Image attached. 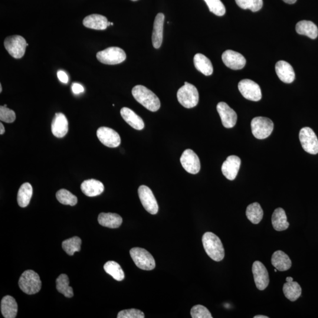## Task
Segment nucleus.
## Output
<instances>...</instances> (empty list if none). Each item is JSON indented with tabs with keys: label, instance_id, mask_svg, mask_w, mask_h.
Listing matches in <instances>:
<instances>
[{
	"label": "nucleus",
	"instance_id": "5",
	"mask_svg": "<svg viewBox=\"0 0 318 318\" xmlns=\"http://www.w3.org/2000/svg\"><path fill=\"white\" fill-rule=\"evenodd\" d=\"M130 254L134 264L141 270L151 271L155 268V261L153 256L146 249L134 248L130 251Z\"/></svg>",
	"mask_w": 318,
	"mask_h": 318
},
{
	"label": "nucleus",
	"instance_id": "46",
	"mask_svg": "<svg viewBox=\"0 0 318 318\" xmlns=\"http://www.w3.org/2000/svg\"><path fill=\"white\" fill-rule=\"evenodd\" d=\"M286 281L288 282V283H290V282H293V278L292 277H287L286 279Z\"/></svg>",
	"mask_w": 318,
	"mask_h": 318
},
{
	"label": "nucleus",
	"instance_id": "9",
	"mask_svg": "<svg viewBox=\"0 0 318 318\" xmlns=\"http://www.w3.org/2000/svg\"><path fill=\"white\" fill-rule=\"evenodd\" d=\"M302 147L306 152L311 155L318 153V139L313 130L310 127L303 128L300 132Z\"/></svg>",
	"mask_w": 318,
	"mask_h": 318
},
{
	"label": "nucleus",
	"instance_id": "43",
	"mask_svg": "<svg viewBox=\"0 0 318 318\" xmlns=\"http://www.w3.org/2000/svg\"><path fill=\"white\" fill-rule=\"evenodd\" d=\"M57 77L58 80H60L61 83L66 84L68 81V77L66 73L64 71L62 70H59L57 72Z\"/></svg>",
	"mask_w": 318,
	"mask_h": 318
},
{
	"label": "nucleus",
	"instance_id": "21",
	"mask_svg": "<svg viewBox=\"0 0 318 318\" xmlns=\"http://www.w3.org/2000/svg\"><path fill=\"white\" fill-rule=\"evenodd\" d=\"M82 192L88 197H95L100 195L104 190L102 183L96 179L85 180L81 185Z\"/></svg>",
	"mask_w": 318,
	"mask_h": 318
},
{
	"label": "nucleus",
	"instance_id": "33",
	"mask_svg": "<svg viewBox=\"0 0 318 318\" xmlns=\"http://www.w3.org/2000/svg\"><path fill=\"white\" fill-rule=\"evenodd\" d=\"M55 283H56V288L59 293L64 295L66 298H71L74 296L73 288L69 286V279L67 275H60L57 278Z\"/></svg>",
	"mask_w": 318,
	"mask_h": 318
},
{
	"label": "nucleus",
	"instance_id": "18",
	"mask_svg": "<svg viewBox=\"0 0 318 318\" xmlns=\"http://www.w3.org/2000/svg\"><path fill=\"white\" fill-rule=\"evenodd\" d=\"M68 131V122L67 117L61 113H55L51 123V132L58 138L66 135Z\"/></svg>",
	"mask_w": 318,
	"mask_h": 318
},
{
	"label": "nucleus",
	"instance_id": "13",
	"mask_svg": "<svg viewBox=\"0 0 318 318\" xmlns=\"http://www.w3.org/2000/svg\"><path fill=\"white\" fill-rule=\"evenodd\" d=\"M183 168L186 172L195 175L201 169V162L198 155L191 149H186L180 157Z\"/></svg>",
	"mask_w": 318,
	"mask_h": 318
},
{
	"label": "nucleus",
	"instance_id": "27",
	"mask_svg": "<svg viewBox=\"0 0 318 318\" xmlns=\"http://www.w3.org/2000/svg\"><path fill=\"white\" fill-rule=\"evenodd\" d=\"M272 224L275 230L283 231L289 228L290 224L287 220L286 213L283 208L275 210L272 216Z\"/></svg>",
	"mask_w": 318,
	"mask_h": 318
},
{
	"label": "nucleus",
	"instance_id": "51",
	"mask_svg": "<svg viewBox=\"0 0 318 318\" xmlns=\"http://www.w3.org/2000/svg\"><path fill=\"white\" fill-rule=\"evenodd\" d=\"M132 1H137V0H132Z\"/></svg>",
	"mask_w": 318,
	"mask_h": 318
},
{
	"label": "nucleus",
	"instance_id": "19",
	"mask_svg": "<svg viewBox=\"0 0 318 318\" xmlns=\"http://www.w3.org/2000/svg\"><path fill=\"white\" fill-rule=\"evenodd\" d=\"M275 70L280 79L285 83H291L295 80V74L292 65L285 61H280L275 65Z\"/></svg>",
	"mask_w": 318,
	"mask_h": 318
},
{
	"label": "nucleus",
	"instance_id": "3",
	"mask_svg": "<svg viewBox=\"0 0 318 318\" xmlns=\"http://www.w3.org/2000/svg\"><path fill=\"white\" fill-rule=\"evenodd\" d=\"M19 287L26 294L34 295L41 290V281L35 272L27 270L21 275L18 281Z\"/></svg>",
	"mask_w": 318,
	"mask_h": 318
},
{
	"label": "nucleus",
	"instance_id": "16",
	"mask_svg": "<svg viewBox=\"0 0 318 318\" xmlns=\"http://www.w3.org/2000/svg\"><path fill=\"white\" fill-rule=\"evenodd\" d=\"M217 110L221 117L223 126L226 128H232L237 122V114L235 111L225 102L219 103Z\"/></svg>",
	"mask_w": 318,
	"mask_h": 318
},
{
	"label": "nucleus",
	"instance_id": "30",
	"mask_svg": "<svg viewBox=\"0 0 318 318\" xmlns=\"http://www.w3.org/2000/svg\"><path fill=\"white\" fill-rule=\"evenodd\" d=\"M32 195V188L29 183H24L19 189L17 194L18 204L21 208H25L29 205Z\"/></svg>",
	"mask_w": 318,
	"mask_h": 318
},
{
	"label": "nucleus",
	"instance_id": "15",
	"mask_svg": "<svg viewBox=\"0 0 318 318\" xmlns=\"http://www.w3.org/2000/svg\"><path fill=\"white\" fill-rule=\"evenodd\" d=\"M226 66L232 70L242 69L246 64V59L241 53L231 50L225 51L222 55Z\"/></svg>",
	"mask_w": 318,
	"mask_h": 318
},
{
	"label": "nucleus",
	"instance_id": "4",
	"mask_svg": "<svg viewBox=\"0 0 318 318\" xmlns=\"http://www.w3.org/2000/svg\"><path fill=\"white\" fill-rule=\"evenodd\" d=\"M177 97L180 104L187 109L195 107L199 102L198 89L188 82H185L184 86L179 88L177 93Z\"/></svg>",
	"mask_w": 318,
	"mask_h": 318
},
{
	"label": "nucleus",
	"instance_id": "24",
	"mask_svg": "<svg viewBox=\"0 0 318 318\" xmlns=\"http://www.w3.org/2000/svg\"><path fill=\"white\" fill-rule=\"evenodd\" d=\"M108 20L106 17L99 14H91L83 19L85 27L97 30H104L108 27Z\"/></svg>",
	"mask_w": 318,
	"mask_h": 318
},
{
	"label": "nucleus",
	"instance_id": "47",
	"mask_svg": "<svg viewBox=\"0 0 318 318\" xmlns=\"http://www.w3.org/2000/svg\"><path fill=\"white\" fill-rule=\"evenodd\" d=\"M255 318H269L268 317L264 316H257L254 317Z\"/></svg>",
	"mask_w": 318,
	"mask_h": 318
},
{
	"label": "nucleus",
	"instance_id": "12",
	"mask_svg": "<svg viewBox=\"0 0 318 318\" xmlns=\"http://www.w3.org/2000/svg\"><path fill=\"white\" fill-rule=\"evenodd\" d=\"M98 140L104 146L114 148L120 145L121 138L119 134L111 128L101 127L97 131Z\"/></svg>",
	"mask_w": 318,
	"mask_h": 318
},
{
	"label": "nucleus",
	"instance_id": "50",
	"mask_svg": "<svg viewBox=\"0 0 318 318\" xmlns=\"http://www.w3.org/2000/svg\"><path fill=\"white\" fill-rule=\"evenodd\" d=\"M275 272H277V269H275Z\"/></svg>",
	"mask_w": 318,
	"mask_h": 318
},
{
	"label": "nucleus",
	"instance_id": "7",
	"mask_svg": "<svg viewBox=\"0 0 318 318\" xmlns=\"http://www.w3.org/2000/svg\"><path fill=\"white\" fill-rule=\"evenodd\" d=\"M252 134L258 139H265L270 136L274 130V123L269 118L257 117L251 122Z\"/></svg>",
	"mask_w": 318,
	"mask_h": 318
},
{
	"label": "nucleus",
	"instance_id": "2",
	"mask_svg": "<svg viewBox=\"0 0 318 318\" xmlns=\"http://www.w3.org/2000/svg\"><path fill=\"white\" fill-rule=\"evenodd\" d=\"M202 243L206 254L212 260L216 262L224 260L225 249L218 236L212 232H206L202 237Z\"/></svg>",
	"mask_w": 318,
	"mask_h": 318
},
{
	"label": "nucleus",
	"instance_id": "10",
	"mask_svg": "<svg viewBox=\"0 0 318 318\" xmlns=\"http://www.w3.org/2000/svg\"><path fill=\"white\" fill-rule=\"evenodd\" d=\"M138 194L141 203L146 211L150 214L156 215L158 212L159 206L151 189L146 186H140Z\"/></svg>",
	"mask_w": 318,
	"mask_h": 318
},
{
	"label": "nucleus",
	"instance_id": "42",
	"mask_svg": "<svg viewBox=\"0 0 318 318\" xmlns=\"http://www.w3.org/2000/svg\"><path fill=\"white\" fill-rule=\"evenodd\" d=\"M72 91L75 94H80L84 92V87L79 83H74L72 84Z\"/></svg>",
	"mask_w": 318,
	"mask_h": 318
},
{
	"label": "nucleus",
	"instance_id": "6",
	"mask_svg": "<svg viewBox=\"0 0 318 318\" xmlns=\"http://www.w3.org/2000/svg\"><path fill=\"white\" fill-rule=\"evenodd\" d=\"M97 60L101 63L108 65H115L123 63L126 58V52L123 49L117 47H111L103 51L98 52Z\"/></svg>",
	"mask_w": 318,
	"mask_h": 318
},
{
	"label": "nucleus",
	"instance_id": "26",
	"mask_svg": "<svg viewBox=\"0 0 318 318\" xmlns=\"http://www.w3.org/2000/svg\"><path fill=\"white\" fill-rule=\"evenodd\" d=\"M99 224L104 227L115 229L120 227L122 224V217L112 213H101L98 217Z\"/></svg>",
	"mask_w": 318,
	"mask_h": 318
},
{
	"label": "nucleus",
	"instance_id": "37",
	"mask_svg": "<svg viewBox=\"0 0 318 318\" xmlns=\"http://www.w3.org/2000/svg\"><path fill=\"white\" fill-rule=\"evenodd\" d=\"M239 7L251 9L252 11L257 12L263 6V0H235Z\"/></svg>",
	"mask_w": 318,
	"mask_h": 318
},
{
	"label": "nucleus",
	"instance_id": "8",
	"mask_svg": "<svg viewBox=\"0 0 318 318\" xmlns=\"http://www.w3.org/2000/svg\"><path fill=\"white\" fill-rule=\"evenodd\" d=\"M4 44L6 50L12 57L16 59L21 58L24 56L26 47L27 46V42L24 38L18 35L6 37Z\"/></svg>",
	"mask_w": 318,
	"mask_h": 318
},
{
	"label": "nucleus",
	"instance_id": "48",
	"mask_svg": "<svg viewBox=\"0 0 318 318\" xmlns=\"http://www.w3.org/2000/svg\"><path fill=\"white\" fill-rule=\"evenodd\" d=\"M2 92V86L1 84H0V93Z\"/></svg>",
	"mask_w": 318,
	"mask_h": 318
},
{
	"label": "nucleus",
	"instance_id": "14",
	"mask_svg": "<svg viewBox=\"0 0 318 318\" xmlns=\"http://www.w3.org/2000/svg\"><path fill=\"white\" fill-rule=\"evenodd\" d=\"M252 272L256 286L259 290L264 291L270 284L267 269L260 261H255L252 265Z\"/></svg>",
	"mask_w": 318,
	"mask_h": 318
},
{
	"label": "nucleus",
	"instance_id": "23",
	"mask_svg": "<svg viewBox=\"0 0 318 318\" xmlns=\"http://www.w3.org/2000/svg\"><path fill=\"white\" fill-rule=\"evenodd\" d=\"M1 311L5 318H14L17 317L18 306L14 298L5 296L1 302Z\"/></svg>",
	"mask_w": 318,
	"mask_h": 318
},
{
	"label": "nucleus",
	"instance_id": "22",
	"mask_svg": "<svg viewBox=\"0 0 318 318\" xmlns=\"http://www.w3.org/2000/svg\"><path fill=\"white\" fill-rule=\"evenodd\" d=\"M120 114L125 122L134 129L141 130L145 127V123L142 118L129 108L123 107L120 110Z\"/></svg>",
	"mask_w": 318,
	"mask_h": 318
},
{
	"label": "nucleus",
	"instance_id": "20",
	"mask_svg": "<svg viewBox=\"0 0 318 318\" xmlns=\"http://www.w3.org/2000/svg\"><path fill=\"white\" fill-rule=\"evenodd\" d=\"M164 21L165 15L163 13H159L154 22L152 34L153 45L156 49L159 48L162 44Z\"/></svg>",
	"mask_w": 318,
	"mask_h": 318
},
{
	"label": "nucleus",
	"instance_id": "32",
	"mask_svg": "<svg viewBox=\"0 0 318 318\" xmlns=\"http://www.w3.org/2000/svg\"><path fill=\"white\" fill-rule=\"evenodd\" d=\"M246 215L252 224H260L264 216V211L260 204L257 202L249 205L246 211Z\"/></svg>",
	"mask_w": 318,
	"mask_h": 318
},
{
	"label": "nucleus",
	"instance_id": "31",
	"mask_svg": "<svg viewBox=\"0 0 318 318\" xmlns=\"http://www.w3.org/2000/svg\"><path fill=\"white\" fill-rule=\"evenodd\" d=\"M283 292L285 297L292 302L296 301L301 297L302 288L297 282H290L285 283L283 287Z\"/></svg>",
	"mask_w": 318,
	"mask_h": 318
},
{
	"label": "nucleus",
	"instance_id": "39",
	"mask_svg": "<svg viewBox=\"0 0 318 318\" xmlns=\"http://www.w3.org/2000/svg\"><path fill=\"white\" fill-rule=\"evenodd\" d=\"M193 318H212V314L205 307L198 305L192 308L191 311Z\"/></svg>",
	"mask_w": 318,
	"mask_h": 318
},
{
	"label": "nucleus",
	"instance_id": "45",
	"mask_svg": "<svg viewBox=\"0 0 318 318\" xmlns=\"http://www.w3.org/2000/svg\"><path fill=\"white\" fill-rule=\"evenodd\" d=\"M285 2L287 3V4H293L294 3L296 2L297 0H283Z\"/></svg>",
	"mask_w": 318,
	"mask_h": 318
},
{
	"label": "nucleus",
	"instance_id": "11",
	"mask_svg": "<svg viewBox=\"0 0 318 318\" xmlns=\"http://www.w3.org/2000/svg\"><path fill=\"white\" fill-rule=\"evenodd\" d=\"M238 88L242 96L249 100L258 101L261 99V88L254 81L249 79L242 80L239 83Z\"/></svg>",
	"mask_w": 318,
	"mask_h": 318
},
{
	"label": "nucleus",
	"instance_id": "34",
	"mask_svg": "<svg viewBox=\"0 0 318 318\" xmlns=\"http://www.w3.org/2000/svg\"><path fill=\"white\" fill-rule=\"evenodd\" d=\"M104 270L107 274L111 275L114 280L122 281L124 279V272L120 265L114 261H109L104 265Z\"/></svg>",
	"mask_w": 318,
	"mask_h": 318
},
{
	"label": "nucleus",
	"instance_id": "17",
	"mask_svg": "<svg viewBox=\"0 0 318 318\" xmlns=\"http://www.w3.org/2000/svg\"><path fill=\"white\" fill-rule=\"evenodd\" d=\"M241 163V159L235 155L229 156L223 163L222 172L226 178L234 180L237 178Z\"/></svg>",
	"mask_w": 318,
	"mask_h": 318
},
{
	"label": "nucleus",
	"instance_id": "36",
	"mask_svg": "<svg viewBox=\"0 0 318 318\" xmlns=\"http://www.w3.org/2000/svg\"><path fill=\"white\" fill-rule=\"evenodd\" d=\"M56 198L58 201L65 205L75 206L77 203V198L72 194L66 189H62L56 193Z\"/></svg>",
	"mask_w": 318,
	"mask_h": 318
},
{
	"label": "nucleus",
	"instance_id": "38",
	"mask_svg": "<svg viewBox=\"0 0 318 318\" xmlns=\"http://www.w3.org/2000/svg\"><path fill=\"white\" fill-rule=\"evenodd\" d=\"M210 11L218 16H223L226 13V8L221 0H204Z\"/></svg>",
	"mask_w": 318,
	"mask_h": 318
},
{
	"label": "nucleus",
	"instance_id": "49",
	"mask_svg": "<svg viewBox=\"0 0 318 318\" xmlns=\"http://www.w3.org/2000/svg\"><path fill=\"white\" fill-rule=\"evenodd\" d=\"M110 25H111V22H108V26H110Z\"/></svg>",
	"mask_w": 318,
	"mask_h": 318
},
{
	"label": "nucleus",
	"instance_id": "35",
	"mask_svg": "<svg viewBox=\"0 0 318 318\" xmlns=\"http://www.w3.org/2000/svg\"><path fill=\"white\" fill-rule=\"evenodd\" d=\"M81 245V239L74 237L64 241L62 243V248L68 255L73 256L75 252L80 251Z\"/></svg>",
	"mask_w": 318,
	"mask_h": 318
},
{
	"label": "nucleus",
	"instance_id": "29",
	"mask_svg": "<svg viewBox=\"0 0 318 318\" xmlns=\"http://www.w3.org/2000/svg\"><path fill=\"white\" fill-rule=\"evenodd\" d=\"M296 31L298 34L307 35L311 39H316L318 35L317 26L311 21L298 22L296 25Z\"/></svg>",
	"mask_w": 318,
	"mask_h": 318
},
{
	"label": "nucleus",
	"instance_id": "41",
	"mask_svg": "<svg viewBox=\"0 0 318 318\" xmlns=\"http://www.w3.org/2000/svg\"><path fill=\"white\" fill-rule=\"evenodd\" d=\"M117 318H144L145 314L142 311L136 309L121 311L117 315Z\"/></svg>",
	"mask_w": 318,
	"mask_h": 318
},
{
	"label": "nucleus",
	"instance_id": "1",
	"mask_svg": "<svg viewBox=\"0 0 318 318\" xmlns=\"http://www.w3.org/2000/svg\"><path fill=\"white\" fill-rule=\"evenodd\" d=\"M132 92L137 102L142 104L147 110L155 112L160 109L159 98L147 87L142 85H137L133 88Z\"/></svg>",
	"mask_w": 318,
	"mask_h": 318
},
{
	"label": "nucleus",
	"instance_id": "40",
	"mask_svg": "<svg viewBox=\"0 0 318 318\" xmlns=\"http://www.w3.org/2000/svg\"><path fill=\"white\" fill-rule=\"evenodd\" d=\"M16 116L14 111L8 109L7 107H0V120L2 122L11 123L14 122Z\"/></svg>",
	"mask_w": 318,
	"mask_h": 318
},
{
	"label": "nucleus",
	"instance_id": "28",
	"mask_svg": "<svg viewBox=\"0 0 318 318\" xmlns=\"http://www.w3.org/2000/svg\"><path fill=\"white\" fill-rule=\"evenodd\" d=\"M193 61H194L196 69L201 73L207 75V76L212 74L214 67H213L211 60L205 55L201 53L196 54L194 59H193Z\"/></svg>",
	"mask_w": 318,
	"mask_h": 318
},
{
	"label": "nucleus",
	"instance_id": "25",
	"mask_svg": "<svg viewBox=\"0 0 318 318\" xmlns=\"http://www.w3.org/2000/svg\"><path fill=\"white\" fill-rule=\"evenodd\" d=\"M272 264L278 271L289 270L292 267V262L289 256L282 251L274 252L272 257Z\"/></svg>",
	"mask_w": 318,
	"mask_h": 318
},
{
	"label": "nucleus",
	"instance_id": "44",
	"mask_svg": "<svg viewBox=\"0 0 318 318\" xmlns=\"http://www.w3.org/2000/svg\"><path fill=\"white\" fill-rule=\"evenodd\" d=\"M0 128H1V129H0V134L2 135V134L5 133V128L2 123H0Z\"/></svg>",
	"mask_w": 318,
	"mask_h": 318
}]
</instances>
